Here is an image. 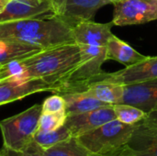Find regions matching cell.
I'll return each instance as SVG.
<instances>
[{
    "instance_id": "17",
    "label": "cell",
    "mask_w": 157,
    "mask_h": 156,
    "mask_svg": "<svg viewBox=\"0 0 157 156\" xmlns=\"http://www.w3.org/2000/svg\"><path fill=\"white\" fill-rule=\"evenodd\" d=\"M40 47L10 40H0V65L23 60L39 52Z\"/></svg>"
},
{
    "instance_id": "28",
    "label": "cell",
    "mask_w": 157,
    "mask_h": 156,
    "mask_svg": "<svg viewBox=\"0 0 157 156\" xmlns=\"http://www.w3.org/2000/svg\"><path fill=\"white\" fill-rule=\"evenodd\" d=\"M91 156H129L126 153V146H124L123 148H121V150L111 153V154H91Z\"/></svg>"
},
{
    "instance_id": "1",
    "label": "cell",
    "mask_w": 157,
    "mask_h": 156,
    "mask_svg": "<svg viewBox=\"0 0 157 156\" xmlns=\"http://www.w3.org/2000/svg\"><path fill=\"white\" fill-rule=\"evenodd\" d=\"M79 61L80 47L75 42L42 49L31 56L16 61V79H40L53 86L74 70Z\"/></svg>"
},
{
    "instance_id": "27",
    "label": "cell",
    "mask_w": 157,
    "mask_h": 156,
    "mask_svg": "<svg viewBox=\"0 0 157 156\" xmlns=\"http://www.w3.org/2000/svg\"><path fill=\"white\" fill-rule=\"evenodd\" d=\"M0 151H1V155L0 156H22V153L13 151V150L6 148L4 146Z\"/></svg>"
},
{
    "instance_id": "20",
    "label": "cell",
    "mask_w": 157,
    "mask_h": 156,
    "mask_svg": "<svg viewBox=\"0 0 157 156\" xmlns=\"http://www.w3.org/2000/svg\"><path fill=\"white\" fill-rule=\"evenodd\" d=\"M73 137L70 131L67 129L65 125L61 127L60 129L52 131H37L34 137L33 141L42 149L46 150L49 149L55 144L63 142L65 140H68L69 138Z\"/></svg>"
},
{
    "instance_id": "24",
    "label": "cell",
    "mask_w": 157,
    "mask_h": 156,
    "mask_svg": "<svg viewBox=\"0 0 157 156\" xmlns=\"http://www.w3.org/2000/svg\"><path fill=\"white\" fill-rule=\"evenodd\" d=\"M22 156H44L43 150L33 141L23 152Z\"/></svg>"
},
{
    "instance_id": "22",
    "label": "cell",
    "mask_w": 157,
    "mask_h": 156,
    "mask_svg": "<svg viewBox=\"0 0 157 156\" xmlns=\"http://www.w3.org/2000/svg\"><path fill=\"white\" fill-rule=\"evenodd\" d=\"M66 119V111L59 113H41L37 131L46 132L56 131L65 124Z\"/></svg>"
},
{
    "instance_id": "15",
    "label": "cell",
    "mask_w": 157,
    "mask_h": 156,
    "mask_svg": "<svg viewBox=\"0 0 157 156\" xmlns=\"http://www.w3.org/2000/svg\"><path fill=\"white\" fill-rule=\"evenodd\" d=\"M106 47L107 61H116L126 66L135 64L148 58V56L143 55L134 48H132L129 43L119 39L114 34L109 38Z\"/></svg>"
},
{
    "instance_id": "7",
    "label": "cell",
    "mask_w": 157,
    "mask_h": 156,
    "mask_svg": "<svg viewBox=\"0 0 157 156\" xmlns=\"http://www.w3.org/2000/svg\"><path fill=\"white\" fill-rule=\"evenodd\" d=\"M155 78H157V56H148L147 59L135 64L126 66L124 69L118 72L106 73L103 71L94 79L92 84L98 82H111L126 86Z\"/></svg>"
},
{
    "instance_id": "30",
    "label": "cell",
    "mask_w": 157,
    "mask_h": 156,
    "mask_svg": "<svg viewBox=\"0 0 157 156\" xmlns=\"http://www.w3.org/2000/svg\"><path fill=\"white\" fill-rule=\"evenodd\" d=\"M8 2H9V0H0V13L5 9V7Z\"/></svg>"
},
{
    "instance_id": "4",
    "label": "cell",
    "mask_w": 157,
    "mask_h": 156,
    "mask_svg": "<svg viewBox=\"0 0 157 156\" xmlns=\"http://www.w3.org/2000/svg\"><path fill=\"white\" fill-rule=\"evenodd\" d=\"M135 125H128L117 119L76 137L80 144L90 154H108L126 146Z\"/></svg>"
},
{
    "instance_id": "16",
    "label": "cell",
    "mask_w": 157,
    "mask_h": 156,
    "mask_svg": "<svg viewBox=\"0 0 157 156\" xmlns=\"http://www.w3.org/2000/svg\"><path fill=\"white\" fill-rule=\"evenodd\" d=\"M62 96L63 97L66 103L67 116L90 111L102 107L112 106L97 99L86 91L65 93L62 94Z\"/></svg>"
},
{
    "instance_id": "8",
    "label": "cell",
    "mask_w": 157,
    "mask_h": 156,
    "mask_svg": "<svg viewBox=\"0 0 157 156\" xmlns=\"http://www.w3.org/2000/svg\"><path fill=\"white\" fill-rule=\"evenodd\" d=\"M56 15L52 0H9L0 13V23Z\"/></svg>"
},
{
    "instance_id": "6",
    "label": "cell",
    "mask_w": 157,
    "mask_h": 156,
    "mask_svg": "<svg viewBox=\"0 0 157 156\" xmlns=\"http://www.w3.org/2000/svg\"><path fill=\"white\" fill-rule=\"evenodd\" d=\"M114 26H132L157 19V0H119L114 4Z\"/></svg>"
},
{
    "instance_id": "2",
    "label": "cell",
    "mask_w": 157,
    "mask_h": 156,
    "mask_svg": "<svg viewBox=\"0 0 157 156\" xmlns=\"http://www.w3.org/2000/svg\"><path fill=\"white\" fill-rule=\"evenodd\" d=\"M0 40L17 41L41 49L75 43L73 28L58 15L2 22Z\"/></svg>"
},
{
    "instance_id": "13",
    "label": "cell",
    "mask_w": 157,
    "mask_h": 156,
    "mask_svg": "<svg viewBox=\"0 0 157 156\" xmlns=\"http://www.w3.org/2000/svg\"><path fill=\"white\" fill-rule=\"evenodd\" d=\"M113 22L97 23L93 20L82 21L73 27L74 39L78 45L107 46L109 38L113 35L111 29Z\"/></svg>"
},
{
    "instance_id": "11",
    "label": "cell",
    "mask_w": 157,
    "mask_h": 156,
    "mask_svg": "<svg viewBox=\"0 0 157 156\" xmlns=\"http://www.w3.org/2000/svg\"><path fill=\"white\" fill-rule=\"evenodd\" d=\"M121 103L137 107L147 114L157 108V78L124 86Z\"/></svg>"
},
{
    "instance_id": "5",
    "label": "cell",
    "mask_w": 157,
    "mask_h": 156,
    "mask_svg": "<svg viewBox=\"0 0 157 156\" xmlns=\"http://www.w3.org/2000/svg\"><path fill=\"white\" fill-rule=\"evenodd\" d=\"M40 114L41 105L35 104L17 115L1 120L3 146L22 153L33 142Z\"/></svg>"
},
{
    "instance_id": "25",
    "label": "cell",
    "mask_w": 157,
    "mask_h": 156,
    "mask_svg": "<svg viewBox=\"0 0 157 156\" xmlns=\"http://www.w3.org/2000/svg\"><path fill=\"white\" fill-rule=\"evenodd\" d=\"M10 79V72H9V67L8 64H4L0 65V82L6 81Z\"/></svg>"
},
{
    "instance_id": "3",
    "label": "cell",
    "mask_w": 157,
    "mask_h": 156,
    "mask_svg": "<svg viewBox=\"0 0 157 156\" xmlns=\"http://www.w3.org/2000/svg\"><path fill=\"white\" fill-rule=\"evenodd\" d=\"M80 61L76 67L53 86L54 94L86 91L94 79L103 71L102 64L107 61V47L79 45Z\"/></svg>"
},
{
    "instance_id": "31",
    "label": "cell",
    "mask_w": 157,
    "mask_h": 156,
    "mask_svg": "<svg viewBox=\"0 0 157 156\" xmlns=\"http://www.w3.org/2000/svg\"><path fill=\"white\" fill-rule=\"evenodd\" d=\"M114 1H115V2H117V1H119V0H114Z\"/></svg>"
},
{
    "instance_id": "26",
    "label": "cell",
    "mask_w": 157,
    "mask_h": 156,
    "mask_svg": "<svg viewBox=\"0 0 157 156\" xmlns=\"http://www.w3.org/2000/svg\"><path fill=\"white\" fill-rule=\"evenodd\" d=\"M52 5L54 6V10H55L56 15L60 16L63 13L66 0H52Z\"/></svg>"
},
{
    "instance_id": "9",
    "label": "cell",
    "mask_w": 157,
    "mask_h": 156,
    "mask_svg": "<svg viewBox=\"0 0 157 156\" xmlns=\"http://www.w3.org/2000/svg\"><path fill=\"white\" fill-rule=\"evenodd\" d=\"M115 119L116 116L112 106H107L79 114L69 115L64 125L73 137H77Z\"/></svg>"
},
{
    "instance_id": "29",
    "label": "cell",
    "mask_w": 157,
    "mask_h": 156,
    "mask_svg": "<svg viewBox=\"0 0 157 156\" xmlns=\"http://www.w3.org/2000/svg\"><path fill=\"white\" fill-rule=\"evenodd\" d=\"M142 121L151 122V123H155V124H157V108L155 109L154 111L148 113L147 116H146V118L144 120H142Z\"/></svg>"
},
{
    "instance_id": "21",
    "label": "cell",
    "mask_w": 157,
    "mask_h": 156,
    "mask_svg": "<svg viewBox=\"0 0 157 156\" xmlns=\"http://www.w3.org/2000/svg\"><path fill=\"white\" fill-rule=\"evenodd\" d=\"M112 108L115 112L116 119L128 125H136L144 120L147 116V113L141 108L129 104H115L112 105Z\"/></svg>"
},
{
    "instance_id": "19",
    "label": "cell",
    "mask_w": 157,
    "mask_h": 156,
    "mask_svg": "<svg viewBox=\"0 0 157 156\" xmlns=\"http://www.w3.org/2000/svg\"><path fill=\"white\" fill-rule=\"evenodd\" d=\"M44 156H91L78 142L76 137H71L68 140L61 142L54 146L43 150Z\"/></svg>"
},
{
    "instance_id": "23",
    "label": "cell",
    "mask_w": 157,
    "mask_h": 156,
    "mask_svg": "<svg viewBox=\"0 0 157 156\" xmlns=\"http://www.w3.org/2000/svg\"><path fill=\"white\" fill-rule=\"evenodd\" d=\"M66 111V103L62 95L54 94L41 104V113H59Z\"/></svg>"
},
{
    "instance_id": "12",
    "label": "cell",
    "mask_w": 157,
    "mask_h": 156,
    "mask_svg": "<svg viewBox=\"0 0 157 156\" xmlns=\"http://www.w3.org/2000/svg\"><path fill=\"white\" fill-rule=\"evenodd\" d=\"M52 91L53 86L52 85L40 79L28 81L6 80L0 82V106L22 99L36 93Z\"/></svg>"
},
{
    "instance_id": "10",
    "label": "cell",
    "mask_w": 157,
    "mask_h": 156,
    "mask_svg": "<svg viewBox=\"0 0 157 156\" xmlns=\"http://www.w3.org/2000/svg\"><path fill=\"white\" fill-rule=\"evenodd\" d=\"M129 156H157V124L137 123L126 144Z\"/></svg>"
},
{
    "instance_id": "18",
    "label": "cell",
    "mask_w": 157,
    "mask_h": 156,
    "mask_svg": "<svg viewBox=\"0 0 157 156\" xmlns=\"http://www.w3.org/2000/svg\"><path fill=\"white\" fill-rule=\"evenodd\" d=\"M86 91L104 103L115 105L122 101L124 86L111 82H98L89 86Z\"/></svg>"
},
{
    "instance_id": "32",
    "label": "cell",
    "mask_w": 157,
    "mask_h": 156,
    "mask_svg": "<svg viewBox=\"0 0 157 156\" xmlns=\"http://www.w3.org/2000/svg\"><path fill=\"white\" fill-rule=\"evenodd\" d=\"M0 155H1V151H0Z\"/></svg>"
},
{
    "instance_id": "14",
    "label": "cell",
    "mask_w": 157,
    "mask_h": 156,
    "mask_svg": "<svg viewBox=\"0 0 157 156\" xmlns=\"http://www.w3.org/2000/svg\"><path fill=\"white\" fill-rule=\"evenodd\" d=\"M114 3V0H66L60 17L73 28L82 21L93 20L98 9Z\"/></svg>"
}]
</instances>
